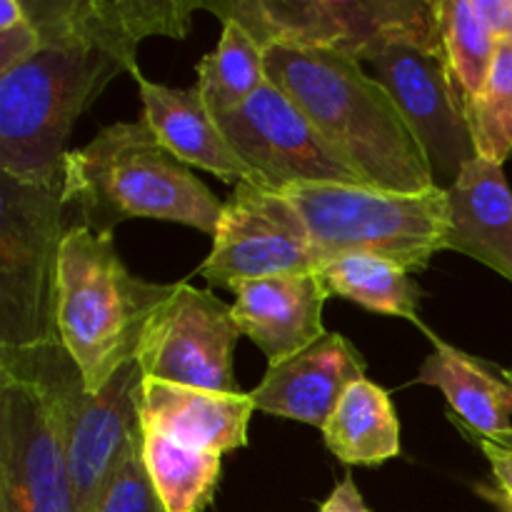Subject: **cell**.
<instances>
[{
  "instance_id": "cell-1",
  "label": "cell",
  "mask_w": 512,
  "mask_h": 512,
  "mask_svg": "<svg viewBox=\"0 0 512 512\" xmlns=\"http://www.w3.org/2000/svg\"><path fill=\"white\" fill-rule=\"evenodd\" d=\"M265 75L365 185L393 193L435 188L433 168L413 128L358 58L333 48L273 45L265 50Z\"/></svg>"
},
{
  "instance_id": "cell-2",
  "label": "cell",
  "mask_w": 512,
  "mask_h": 512,
  "mask_svg": "<svg viewBox=\"0 0 512 512\" xmlns=\"http://www.w3.org/2000/svg\"><path fill=\"white\" fill-rule=\"evenodd\" d=\"M60 190L73 225L108 235L125 220L150 218L213 238L225 203L155 138L143 118L108 125L88 145L70 150Z\"/></svg>"
},
{
  "instance_id": "cell-3",
  "label": "cell",
  "mask_w": 512,
  "mask_h": 512,
  "mask_svg": "<svg viewBox=\"0 0 512 512\" xmlns=\"http://www.w3.org/2000/svg\"><path fill=\"white\" fill-rule=\"evenodd\" d=\"M170 293L173 285L130 273L113 235L70 225L60 245L55 328L90 393L138 360L145 328Z\"/></svg>"
},
{
  "instance_id": "cell-4",
  "label": "cell",
  "mask_w": 512,
  "mask_h": 512,
  "mask_svg": "<svg viewBox=\"0 0 512 512\" xmlns=\"http://www.w3.org/2000/svg\"><path fill=\"white\" fill-rule=\"evenodd\" d=\"M0 373L15 375L38 390L63 438L75 510L95 512L125 450L143 435L138 390L145 375L138 360L123 365L95 393L60 340L33 348H0Z\"/></svg>"
},
{
  "instance_id": "cell-5",
  "label": "cell",
  "mask_w": 512,
  "mask_h": 512,
  "mask_svg": "<svg viewBox=\"0 0 512 512\" xmlns=\"http://www.w3.org/2000/svg\"><path fill=\"white\" fill-rule=\"evenodd\" d=\"M125 70L98 50L45 45L33 60L0 73V173L60 188L75 120Z\"/></svg>"
},
{
  "instance_id": "cell-6",
  "label": "cell",
  "mask_w": 512,
  "mask_h": 512,
  "mask_svg": "<svg viewBox=\"0 0 512 512\" xmlns=\"http://www.w3.org/2000/svg\"><path fill=\"white\" fill-rule=\"evenodd\" d=\"M283 195L308 228L318 270L338 255L365 253L413 273L445 250L450 203L440 185L423 193H393L370 185L310 183L285 188Z\"/></svg>"
},
{
  "instance_id": "cell-7",
  "label": "cell",
  "mask_w": 512,
  "mask_h": 512,
  "mask_svg": "<svg viewBox=\"0 0 512 512\" xmlns=\"http://www.w3.org/2000/svg\"><path fill=\"white\" fill-rule=\"evenodd\" d=\"M203 10L243 25L265 50L333 48L360 60L378 45L413 43L443 53L435 0H205Z\"/></svg>"
},
{
  "instance_id": "cell-8",
  "label": "cell",
  "mask_w": 512,
  "mask_h": 512,
  "mask_svg": "<svg viewBox=\"0 0 512 512\" xmlns=\"http://www.w3.org/2000/svg\"><path fill=\"white\" fill-rule=\"evenodd\" d=\"M70 225L63 190L0 173V348L58 340V260Z\"/></svg>"
},
{
  "instance_id": "cell-9",
  "label": "cell",
  "mask_w": 512,
  "mask_h": 512,
  "mask_svg": "<svg viewBox=\"0 0 512 512\" xmlns=\"http://www.w3.org/2000/svg\"><path fill=\"white\" fill-rule=\"evenodd\" d=\"M315 270L318 258L295 205L278 190L238 183L223 203L213 250L198 275L210 288L233 290L250 280Z\"/></svg>"
},
{
  "instance_id": "cell-10",
  "label": "cell",
  "mask_w": 512,
  "mask_h": 512,
  "mask_svg": "<svg viewBox=\"0 0 512 512\" xmlns=\"http://www.w3.org/2000/svg\"><path fill=\"white\" fill-rule=\"evenodd\" d=\"M360 63L393 95L433 168L435 185L450 188L470 160L478 158L468 105L455 85L448 60L438 50L413 43H385Z\"/></svg>"
},
{
  "instance_id": "cell-11",
  "label": "cell",
  "mask_w": 512,
  "mask_h": 512,
  "mask_svg": "<svg viewBox=\"0 0 512 512\" xmlns=\"http://www.w3.org/2000/svg\"><path fill=\"white\" fill-rule=\"evenodd\" d=\"M215 118L235 153L265 188L283 193L293 185L310 183L365 185L325 143L303 110L270 80L243 105Z\"/></svg>"
},
{
  "instance_id": "cell-12",
  "label": "cell",
  "mask_w": 512,
  "mask_h": 512,
  "mask_svg": "<svg viewBox=\"0 0 512 512\" xmlns=\"http://www.w3.org/2000/svg\"><path fill=\"white\" fill-rule=\"evenodd\" d=\"M233 305L213 290L173 283V293L148 323L138 363L145 378L213 393H240L233 350L240 338Z\"/></svg>"
},
{
  "instance_id": "cell-13",
  "label": "cell",
  "mask_w": 512,
  "mask_h": 512,
  "mask_svg": "<svg viewBox=\"0 0 512 512\" xmlns=\"http://www.w3.org/2000/svg\"><path fill=\"white\" fill-rule=\"evenodd\" d=\"M0 512H78L48 405L8 373H0Z\"/></svg>"
},
{
  "instance_id": "cell-14",
  "label": "cell",
  "mask_w": 512,
  "mask_h": 512,
  "mask_svg": "<svg viewBox=\"0 0 512 512\" xmlns=\"http://www.w3.org/2000/svg\"><path fill=\"white\" fill-rule=\"evenodd\" d=\"M205 0H23L43 45L98 50L133 73L145 38L183 40Z\"/></svg>"
},
{
  "instance_id": "cell-15",
  "label": "cell",
  "mask_w": 512,
  "mask_h": 512,
  "mask_svg": "<svg viewBox=\"0 0 512 512\" xmlns=\"http://www.w3.org/2000/svg\"><path fill=\"white\" fill-rule=\"evenodd\" d=\"M363 353L340 333H325L300 353L270 363L250 390L255 410L325 428L350 385L365 378Z\"/></svg>"
},
{
  "instance_id": "cell-16",
  "label": "cell",
  "mask_w": 512,
  "mask_h": 512,
  "mask_svg": "<svg viewBox=\"0 0 512 512\" xmlns=\"http://www.w3.org/2000/svg\"><path fill=\"white\" fill-rule=\"evenodd\" d=\"M233 293L235 323L263 350L268 365L300 353L328 333L323 310L330 293L318 270L250 280L233 288Z\"/></svg>"
},
{
  "instance_id": "cell-17",
  "label": "cell",
  "mask_w": 512,
  "mask_h": 512,
  "mask_svg": "<svg viewBox=\"0 0 512 512\" xmlns=\"http://www.w3.org/2000/svg\"><path fill=\"white\" fill-rule=\"evenodd\" d=\"M143 430L205 453L225 455L248 445L255 405L248 393H213L143 378L138 390Z\"/></svg>"
},
{
  "instance_id": "cell-18",
  "label": "cell",
  "mask_w": 512,
  "mask_h": 512,
  "mask_svg": "<svg viewBox=\"0 0 512 512\" xmlns=\"http://www.w3.org/2000/svg\"><path fill=\"white\" fill-rule=\"evenodd\" d=\"M143 100V120L155 138L185 165L218 175L235 188L238 183H260L220 130L218 118L195 88H170L148 80L140 68L130 73ZM265 188V185H263Z\"/></svg>"
},
{
  "instance_id": "cell-19",
  "label": "cell",
  "mask_w": 512,
  "mask_h": 512,
  "mask_svg": "<svg viewBox=\"0 0 512 512\" xmlns=\"http://www.w3.org/2000/svg\"><path fill=\"white\" fill-rule=\"evenodd\" d=\"M448 190L445 250L488 265L512 283V190L503 165L475 158Z\"/></svg>"
},
{
  "instance_id": "cell-20",
  "label": "cell",
  "mask_w": 512,
  "mask_h": 512,
  "mask_svg": "<svg viewBox=\"0 0 512 512\" xmlns=\"http://www.w3.org/2000/svg\"><path fill=\"white\" fill-rule=\"evenodd\" d=\"M418 383L438 388L465 438L498 440L512 430V383L483 360L433 335V353L418 370Z\"/></svg>"
},
{
  "instance_id": "cell-21",
  "label": "cell",
  "mask_w": 512,
  "mask_h": 512,
  "mask_svg": "<svg viewBox=\"0 0 512 512\" xmlns=\"http://www.w3.org/2000/svg\"><path fill=\"white\" fill-rule=\"evenodd\" d=\"M325 445L345 465L375 468L400 455V420L393 400L368 378L350 385L323 428Z\"/></svg>"
},
{
  "instance_id": "cell-22",
  "label": "cell",
  "mask_w": 512,
  "mask_h": 512,
  "mask_svg": "<svg viewBox=\"0 0 512 512\" xmlns=\"http://www.w3.org/2000/svg\"><path fill=\"white\" fill-rule=\"evenodd\" d=\"M318 273L330 295H340L365 310L403 318L423 328L418 318L423 288L393 260L365 253L338 255L320 265Z\"/></svg>"
},
{
  "instance_id": "cell-23",
  "label": "cell",
  "mask_w": 512,
  "mask_h": 512,
  "mask_svg": "<svg viewBox=\"0 0 512 512\" xmlns=\"http://www.w3.org/2000/svg\"><path fill=\"white\" fill-rule=\"evenodd\" d=\"M143 460L168 512H203L213 505L223 455L185 448L165 435L143 430Z\"/></svg>"
},
{
  "instance_id": "cell-24",
  "label": "cell",
  "mask_w": 512,
  "mask_h": 512,
  "mask_svg": "<svg viewBox=\"0 0 512 512\" xmlns=\"http://www.w3.org/2000/svg\"><path fill=\"white\" fill-rule=\"evenodd\" d=\"M193 88L213 115L243 105L265 83V48L235 20H223V33L213 53L195 65Z\"/></svg>"
},
{
  "instance_id": "cell-25",
  "label": "cell",
  "mask_w": 512,
  "mask_h": 512,
  "mask_svg": "<svg viewBox=\"0 0 512 512\" xmlns=\"http://www.w3.org/2000/svg\"><path fill=\"white\" fill-rule=\"evenodd\" d=\"M443 55L465 105H473L488 83L498 38L480 15L475 0H435Z\"/></svg>"
},
{
  "instance_id": "cell-26",
  "label": "cell",
  "mask_w": 512,
  "mask_h": 512,
  "mask_svg": "<svg viewBox=\"0 0 512 512\" xmlns=\"http://www.w3.org/2000/svg\"><path fill=\"white\" fill-rule=\"evenodd\" d=\"M478 158L505 165L512 155V45L500 43L488 83L468 108Z\"/></svg>"
},
{
  "instance_id": "cell-27",
  "label": "cell",
  "mask_w": 512,
  "mask_h": 512,
  "mask_svg": "<svg viewBox=\"0 0 512 512\" xmlns=\"http://www.w3.org/2000/svg\"><path fill=\"white\" fill-rule=\"evenodd\" d=\"M95 512H168L143 460V435L125 450L105 483Z\"/></svg>"
},
{
  "instance_id": "cell-28",
  "label": "cell",
  "mask_w": 512,
  "mask_h": 512,
  "mask_svg": "<svg viewBox=\"0 0 512 512\" xmlns=\"http://www.w3.org/2000/svg\"><path fill=\"white\" fill-rule=\"evenodd\" d=\"M43 48V38H40L30 15H25L20 23L0 28V73H8L18 65L28 63Z\"/></svg>"
},
{
  "instance_id": "cell-29",
  "label": "cell",
  "mask_w": 512,
  "mask_h": 512,
  "mask_svg": "<svg viewBox=\"0 0 512 512\" xmlns=\"http://www.w3.org/2000/svg\"><path fill=\"white\" fill-rule=\"evenodd\" d=\"M475 443H478V448L488 458L490 473H493V488H488V485H480V488L485 493L495 495L498 500H503L512 510V450L485 438H475Z\"/></svg>"
},
{
  "instance_id": "cell-30",
  "label": "cell",
  "mask_w": 512,
  "mask_h": 512,
  "mask_svg": "<svg viewBox=\"0 0 512 512\" xmlns=\"http://www.w3.org/2000/svg\"><path fill=\"white\" fill-rule=\"evenodd\" d=\"M318 512H370L365 505L363 495H360L358 485H355L353 475H345L335 490L330 493V498L320 505Z\"/></svg>"
},
{
  "instance_id": "cell-31",
  "label": "cell",
  "mask_w": 512,
  "mask_h": 512,
  "mask_svg": "<svg viewBox=\"0 0 512 512\" xmlns=\"http://www.w3.org/2000/svg\"><path fill=\"white\" fill-rule=\"evenodd\" d=\"M475 5H478L480 15L485 18L488 28L493 30V35L498 38V43H503L510 23V0H475Z\"/></svg>"
},
{
  "instance_id": "cell-32",
  "label": "cell",
  "mask_w": 512,
  "mask_h": 512,
  "mask_svg": "<svg viewBox=\"0 0 512 512\" xmlns=\"http://www.w3.org/2000/svg\"><path fill=\"white\" fill-rule=\"evenodd\" d=\"M478 493H480V495H483V498H485V500H490V503H493V505H495V508H498V512H512V510L508 508V505H505V503H503V500H498V498H495V495L485 493V490H483V488H478Z\"/></svg>"
},
{
  "instance_id": "cell-33",
  "label": "cell",
  "mask_w": 512,
  "mask_h": 512,
  "mask_svg": "<svg viewBox=\"0 0 512 512\" xmlns=\"http://www.w3.org/2000/svg\"><path fill=\"white\" fill-rule=\"evenodd\" d=\"M493 443H498V445H503V448H510L512 450V430H510V433H505L503 438L493 440Z\"/></svg>"
},
{
  "instance_id": "cell-34",
  "label": "cell",
  "mask_w": 512,
  "mask_h": 512,
  "mask_svg": "<svg viewBox=\"0 0 512 512\" xmlns=\"http://www.w3.org/2000/svg\"><path fill=\"white\" fill-rule=\"evenodd\" d=\"M512 3V0H510ZM503 43H510L512 45V10H510V23H508V33H505V40Z\"/></svg>"
},
{
  "instance_id": "cell-35",
  "label": "cell",
  "mask_w": 512,
  "mask_h": 512,
  "mask_svg": "<svg viewBox=\"0 0 512 512\" xmlns=\"http://www.w3.org/2000/svg\"><path fill=\"white\" fill-rule=\"evenodd\" d=\"M505 375H508V380H510V383H512V365H510L508 370H505Z\"/></svg>"
}]
</instances>
